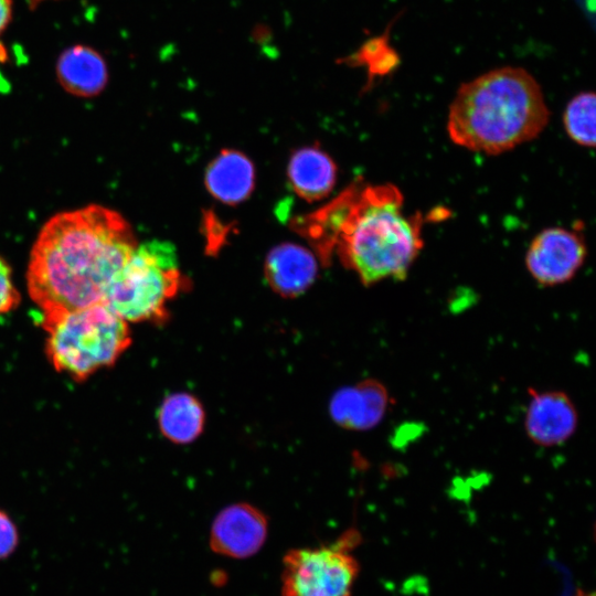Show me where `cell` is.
Masks as SVG:
<instances>
[{"label":"cell","mask_w":596,"mask_h":596,"mask_svg":"<svg viewBox=\"0 0 596 596\" xmlns=\"http://www.w3.org/2000/svg\"><path fill=\"white\" fill-rule=\"evenodd\" d=\"M596 97L593 92L575 95L566 105L563 124L572 141L582 147L595 146Z\"/></svg>","instance_id":"cell-16"},{"label":"cell","mask_w":596,"mask_h":596,"mask_svg":"<svg viewBox=\"0 0 596 596\" xmlns=\"http://www.w3.org/2000/svg\"><path fill=\"white\" fill-rule=\"evenodd\" d=\"M254 178V168L247 157L235 150H225L210 163L205 181L209 192L219 201L235 204L251 194Z\"/></svg>","instance_id":"cell-13"},{"label":"cell","mask_w":596,"mask_h":596,"mask_svg":"<svg viewBox=\"0 0 596 596\" xmlns=\"http://www.w3.org/2000/svg\"><path fill=\"white\" fill-rule=\"evenodd\" d=\"M524 429L529 439L541 447L566 443L576 432L578 413L572 398L563 391L529 389Z\"/></svg>","instance_id":"cell-9"},{"label":"cell","mask_w":596,"mask_h":596,"mask_svg":"<svg viewBox=\"0 0 596 596\" xmlns=\"http://www.w3.org/2000/svg\"><path fill=\"white\" fill-rule=\"evenodd\" d=\"M42 326L51 363L74 379L111 365L130 344L128 322L103 302L43 312Z\"/></svg>","instance_id":"cell-4"},{"label":"cell","mask_w":596,"mask_h":596,"mask_svg":"<svg viewBox=\"0 0 596 596\" xmlns=\"http://www.w3.org/2000/svg\"><path fill=\"white\" fill-rule=\"evenodd\" d=\"M586 254L584 238L578 232L550 227L532 240L525 254V265L538 284L555 286L576 275Z\"/></svg>","instance_id":"cell-7"},{"label":"cell","mask_w":596,"mask_h":596,"mask_svg":"<svg viewBox=\"0 0 596 596\" xmlns=\"http://www.w3.org/2000/svg\"><path fill=\"white\" fill-rule=\"evenodd\" d=\"M158 424L162 435L177 444L194 441L203 432L205 412L201 402L185 392L173 393L164 398Z\"/></svg>","instance_id":"cell-15"},{"label":"cell","mask_w":596,"mask_h":596,"mask_svg":"<svg viewBox=\"0 0 596 596\" xmlns=\"http://www.w3.org/2000/svg\"><path fill=\"white\" fill-rule=\"evenodd\" d=\"M575 596H594V594L593 593H586V592L579 589V590H577Z\"/></svg>","instance_id":"cell-20"},{"label":"cell","mask_w":596,"mask_h":596,"mask_svg":"<svg viewBox=\"0 0 596 596\" xmlns=\"http://www.w3.org/2000/svg\"><path fill=\"white\" fill-rule=\"evenodd\" d=\"M315 256L300 245L286 243L273 248L265 263V276L273 290L284 297H296L313 283Z\"/></svg>","instance_id":"cell-12"},{"label":"cell","mask_w":596,"mask_h":596,"mask_svg":"<svg viewBox=\"0 0 596 596\" xmlns=\"http://www.w3.org/2000/svg\"><path fill=\"white\" fill-rule=\"evenodd\" d=\"M182 285L174 247L153 240L137 244L113 277L102 302L126 322L160 321Z\"/></svg>","instance_id":"cell-5"},{"label":"cell","mask_w":596,"mask_h":596,"mask_svg":"<svg viewBox=\"0 0 596 596\" xmlns=\"http://www.w3.org/2000/svg\"><path fill=\"white\" fill-rule=\"evenodd\" d=\"M550 111L524 68L504 66L464 83L449 106L447 132L462 148L500 155L535 139Z\"/></svg>","instance_id":"cell-3"},{"label":"cell","mask_w":596,"mask_h":596,"mask_svg":"<svg viewBox=\"0 0 596 596\" xmlns=\"http://www.w3.org/2000/svg\"><path fill=\"white\" fill-rule=\"evenodd\" d=\"M390 405L391 396L385 385L377 380L365 379L333 394L330 415L339 426L363 432L379 425Z\"/></svg>","instance_id":"cell-10"},{"label":"cell","mask_w":596,"mask_h":596,"mask_svg":"<svg viewBox=\"0 0 596 596\" xmlns=\"http://www.w3.org/2000/svg\"><path fill=\"white\" fill-rule=\"evenodd\" d=\"M393 184L352 185L296 228L323 259L336 254L365 285L403 279L423 247L421 214L408 216Z\"/></svg>","instance_id":"cell-2"},{"label":"cell","mask_w":596,"mask_h":596,"mask_svg":"<svg viewBox=\"0 0 596 596\" xmlns=\"http://www.w3.org/2000/svg\"><path fill=\"white\" fill-rule=\"evenodd\" d=\"M58 84L71 95L94 97L107 86L108 66L103 55L86 44L65 49L56 61Z\"/></svg>","instance_id":"cell-11"},{"label":"cell","mask_w":596,"mask_h":596,"mask_svg":"<svg viewBox=\"0 0 596 596\" xmlns=\"http://www.w3.org/2000/svg\"><path fill=\"white\" fill-rule=\"evenodd\" d=\"M268 534V520L256 507L240 502L215 517L210 534L211 550L222 556L243 560L255 555Z\"/></svg>","instance_id":"cell-8"},{"label":"cell","mask_w":596,"mask_h":596,"mask_svg":"<svg viewBox=\"0 0 596 596\" xmlns=\"http://www.w3.org/2000/svg\"><path fill=\"white\" fill-rule=\"evenodd\" d=\"M13 13L12 0H0V35L7 30Z\"/></svg>","instance_id":"cell-19"},{"label":"cell","mask_w":596,"mask_h":596,"mask_svg":"<svg viewBox=\"0 0 596 596\" xmlns=\"http://www.w3.org/2000/svg\"><path fill=\"white\" fill-rule=\"evenodd\" d=\"M19 531L13 520L0 510V561L9 558L19 545Z\"/></svg>","instance_id":"cell-18"},{"label":"cell","mask_w":596,"mask_h":596,"mask_svg":"<svg viewBox=\"0 0 596 596\" xmlns=\"http://www.w3.org/2000/svg\"><path fill=\"white\" fill-rule=\"evenodd\" d=\"M336 175L333 161L318 148L296 151L288 163V178L294 191L309 202L327 196L336 183Z\"/></svg>","instance_id":"cell-14"},{"label":"cell","mask_w":596,"mask_h":596,"mask_svg":"<svg viewBox=\"0 0 596 596\" xmlns=\"http://www.w3.org/2000/svg\"><path fill=\"white\" fill-rule=\"evenodd\" d=\"M20 300V295L12 280L9 264L0 256V315L13 309Z\"/></svg>","instance_id":"cell-17"},{"label":"cell","mask_w":596,"mask_h":596,"mask_svg":"<svg viewBox=\"0 0 596 596\" xmlns=\"http://www.w3.org/2000/svg\"><path fill=\"white\" fill-rule=\"evenodd\" d=\"M354 530L338 541L289 550L283 558L280 596H351L360 564L352 554Z\"/></svg>","instance_id":"cell-6"},{"label":"cell","mask_w":596,"mask_h":596,"mask_svg":"<svg viewBox=\"0 0 596 596\" xmlns=\"http://www.w3.org/2000/svg\"><path fill=\"white\" fill-rule=\"evenodd\" d=\"M137 244L128 222L109 207L91 204L55 214L31 251L29 295L42 312L102 302Z\"/></svg>","instance_id":"cell-1"}]
</instances>
